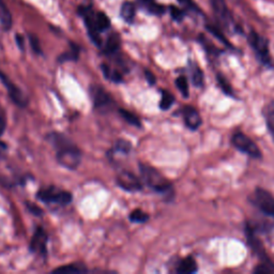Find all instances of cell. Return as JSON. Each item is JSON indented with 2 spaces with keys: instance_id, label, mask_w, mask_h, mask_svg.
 <instances>
[{
  "instance_id": "6da1fadb",
  "label": "cell",
  "mask_w": 274,
  "mask_h": 274,
  "mask_svg": "<svg viewBox=\"0 0 274 274\" xmlns=\"http://www.w3.org/2000/svg\"><path fill=\"white\" fill-rule=\"evenodd\" d=\"M46 139L52 143L56 150L57 161L68 169H76L82 161V152L67 136L53 132L46 136Z\"/></svg>"
},
{
  "instance_id": "7a4b0ae2",
  "label": "cell",
  "mask_w": 274,
  "mask_h": 274,
  "mask_svg": "<svg viewBox=\"0 0 274 274\" xmlns=\"http://www.w3.org/2000/svg\"><path fill=\"white\" fill-rule=\"evenodd\" d=\"M141 179L149 187L157 193L168 194L172 192V185L160 171L146 164H139Z\"/></svg>"
},
{
  "instance_id": "3957f363",
  "label": "cell",
  "mask_w": 274,
  "mask_h": 274,
  "mask_svg": "<svg viewBox=\"0 0 274 274\" xmlns=\"http://www.w3.org/2000/svg\"><path fill=\"white\" fill-rule=\"evenodd\" d=\"M38 198L45 204H58L61 206L69 205L73 196L70 192L61 191L55 186H48L38 192Z\"/></svg>"
},
{
  "instance_id": "277c9868",
  "label": "cell",
  "mask_w": 274,
  "mask_h": 274,
  "mask_svg": "<svg viewBox=\"0 0 274 274\" xmlns=\"http://www.w3.org/2000/svg\"><path fill=\"white\" fill-rule=\"evenodd\" d=\"M214 16L226 29L235 30L237 26L234 21L232 13H230L225 0H209Z\"/></svg>"
},
{
  "instance_id": "5b68a950",
  "label": "cell",
  "mask_w": 274,
  "mask_h": 274,
  "mask_svg": "<svg viewBox=\"0 0 274 274\" xmlns=\"http://www.w3.org/2000/svg\"><path fill=\"white\" fill-rule=\"evenodd\" d=\"M232 142H233L235 148L240 150L241 152L250 155L251 157L261 158L263 156L262 151L258 148L256 143L252 140L249 136H247L241 132H238V133L234 134L233 138H232Z\"/></svg>"
},
{
  "instance_id": "8992f818",
  "label": "cell",
  "mask_w": 274,
  "mask_h": 274,
  "mask_svg": "<svg viewBox=\"0 0 274 274\" xmlns=\"http://www.w3.org/2000/svg\"><path fill=\"white\" fill-rule=\"evenodd\" d=\"M252 201L264 214L274 218V196L269 191L257 187Z\"/></svg>"
},
{
  "instance_id": "52a82bcc",
  "label": "cell",
  "mask_w": 274,
  "mask_h": 274,
  "mask_svg": "<svg viewBox=\"0 0 274 274\" xmlns=\"http://www.w3.org/2000/svg\"><path fill=\"white\" fill-rule=\"evenodd\" d=\"M249 42L256 53L258 59L264 64L270 63V50H269V43L266 38L262 37L261 34L251 31L249 35Z\"/></svg>"
},
{
  "instance_id": "ba28073f",
  "label": "cell",
  "mask_w": 274,
  "mask_h": 274,
  "mask_svg": "<svg viewBox=\"0 0 274 274\" xmlns=\"http://www.w3.org/2000/svg\"><path fill=\"white\" fill-rule=\"evenodd\" d=\"M0 81L2 82L4 87L8 90L9 96L14 104L19 107H25L28 104V99L24 96L23 91H21L15 84L12 83L8 78V76L3 74L1 71H0Z\"/></svg>"
},
{
  "instance_id": "9c48e42d",
  "label": "cell",
  "mask_w": 274,
  "mask_h": 274,
  "mask_svg": "<svg viewBox=\"0 0 274 274\" xmlns=\"http://www.w3.org/2000/svg\"><path fill=\"white\" fill-rule=\"evenodd\" d=\"M117 184L122 190L128 192H138L142 190V183L139 178L130 171H121L117 176Z\"/></svg>"
},
{
  "instance_id": "30bf717a",
  "label": "cell",
  "mask_w": 274,
  "mask_h": 274,
  "mask_svg": "<svg viewBox=\"0 0 274 274\" xmlns=\"http://www.w3.org/2000/svg\"><path fill=\"white\" fill-rule=\"evenodd\" d=\"M47 240H48V237H47V234L45 233V230L42 227H38L35 229V232L31 238L29 250L32 252V253L45 254Z\"/></svg>"
},
{
  "instance_id": "8fae6325",
  "label": "cell",
  "mask_w": 274,
  "mask_h": 274,
  "mask_svg": "<svg viewBox=\"0 0 274 274\" xmlns=\"http://www.w3.org/2000/svg\"><path fill=\"white\" fill-rule=\"evenodd\" d=\"M185 126L190 130H197L201 126V117L199 112L193 106H185L182 110Z\"/></svg>"
},
{
  "instance_id": "7c38bea8",
  "label": "cell",
  "mask_w": 274,
  "mask_h": 274,
  "mask_svg": "<svg viewBox=\"0 0 274 274\" xmlns=\"http://www.w3.org/2000/svg\"><path fill=\"white\" fill-rule=\"evenodd\" d=\"M91 96L93 99V103L97 108H103L112 105L113 100L111 96L100 86H93L91 88Z\"/></svg>"
},
{
  "instance_id": "4fadbf2b",
  "label": "cell",
  "mask_w": 274,
  "mask_h": 274,
  "mask_svg": "<svg viewBox=\"0 0 274 274\" xmlns=\"http://www.w3.org/2000/svg\"><path fill=\"white\" fill-rule=\"evenodd\" d=\"M197 271V264L195 259L189 256L182 259L177 266V273L179 274H192Z\"/></svg>"
},
{
  "instance_id": "5bb4252c",
  "label": "cell",
  "mask_w": 274,
  "mask_h": 274,
  "mask_svg": "<svg viewBox=\"0 0 274 274\" xmlns=\"http://www.w3.org/2000/svg\"><path fill=\"white\" fill-rule=\"evenodd\" d=\"M87 268L84 265L79 264H72L68 266H62L60 268H57L53 271V273L57 274H74V273H85L87 272Z\"/></svg>"
},
{
  "instance_id": "9a60e30c",
  "label": "cell",
  "mask_w": 274,
  "mask_h": 274,
  "mask_svg": "<svg viewBox=\"0 0 274 274\" xmlns=\"http://www.w3.org/2000/svg\"><path fill=\"white\" fill-rule=\"evenodd\" d=\"M0 24L5 30H9L12 26V15L2 0H0Z\"/></svg>"
},
{
  "instance_id": "2e32d148",
  "label": "cell",
  "mask_w": 274,
  "mask_h": 274,
  "mask_svg": "<svg viewBox=\"0 0 274 274\" xmlns=\"http://www.w3.org/2000/svg\"><path fill=\"white\" fill-rule=\"evenodd\" d=\"M264 116L266 119L267 128H268V131L274 141V103L269 104L265 108Z\"/></svg>"
},
{
  "instance_id": "e0dca14e",
  "label": "cell",
  "mask_w": 274,
  "mask_h": 274,
  "mask_svg": "<svg viewBox=\"0 0 274 274\" xmlns=\"http://www.w3.org/2000/svg\"><path fill=\"white\" fill-rule=\"evenodd\" d=\"M121 16L128 23H132L135 17V5L131 1H126L121 5Z\"/></svg>"
},
{
  "instance_id": "ac0fdd59",
  "label": "cell",
  "mask_w": 274,
  "mask_h": 274,
  "mask_svg": "<svg viewBox=\"0 0 274 274\" xmlns=\"http://www.w3.org/2000/svg\"><path fill=\"white\" fill-rule=\"evenodd\" d=\"M119 47H120V38L118 34L114 33L107 39L104 52L106 54H115L119 49Z\"/></svg>"
},
{
  "instance_id": "d6986e66",
  "label": "cell",
  "mask_w": 274,
  "mask_h": 274,
  "mask_svg": "<svg viewBox=\"0 0 274 274\" xmlns=\"http://www.w3.org/2000/svg\"><path fill=\"white\" fill-rule=\"evenodd\" d=\"M95 23H96L97 29L100 32L105 31V30L108 29V28L111 27V20H110V18L107 17V15H105L103 12L97 13V15L95 16Z\"/></svg>"
},
{
  "instance_id": "ffe728a7",
  "label": "cell",
  "mask_w": 274,
  "mask_h": 274,
  "mask_svg": "<svg viewBox=\"0 0 274 274\" xmlns=\"http://www.w3.org/2000/svg\"><path fill=\"white\" fill-rule=\"evenodd\" d=\"M71 49L69 50L68 53L62 54L58 60L59 62H66V61H76L78 59L79 56V47L74 44V43H71Z\"/></svg>"
},
{
  "instance_id": "44dd1931",
  "label": "cell",
  "mask_w": 274,
  "mask_h": 274,
  "mask_svg": "<svg viewBox=\"0 0 274 274\" xmlns=\"http://www.w3.org/2000/svg\"><path fill=\"white\" fill-rule=\"evenodd\" d=\"M216 79H218V83L220 85V88L222 89V91L225 93L227 96L233 97L234 96V90L232 85L228 82V79L225 77L224 74L222 73H218L216 74Z\"/></svg>"
},
{
  "instance_id": "7402d4cb",
  "label": "cell",
  "mask_w": 274,
  "mask_h": 274,
  "mask_svg": "<svg viewBox=\"0 0 274 274\" xmlns=\"http://www.w3.org/2000/svg\"><path fill=\"white\" fill-rule=\"evenodd\" d=\"M119 114H120V116L124 118V120H126L128 122V124L132 125L134 127H137V128L141 127L140 120H139L138 117L136 116L135 114L129 112L127 110H122V108H120V110H119Z\"/></svg>"
},
{
  "instance_id": "603a6c76",
  "label": "cell",
  "mask_w": 274,
  "mask_h": 274,
  "mask_svg": "<svg viewBox=\"0 0 274 274\" xmlns=\"http://www.w3.org/2000/svg\"><path fill=\"white\" fill-rule=\"evenodd\" d=\"M175 103V97L169 91L162 90V98L160 101V108L162 111H167Z\"/></svg>"
},
{
  "instance_id": "cb8c5ba5",
  "label": "cell",
  "mask_w": 274,
  "mask_h": 274,
  "mask_svg": "<svg viewBox=\"0 0 274 274\" xmlns=\"http://www.w3.org/2000/svg\"><path fill=\"white\" fill-rule=\"evenodd\" d=\"M255 274H274V264L270 261H264L261 265L255 267L253 270Z\"/></svg>"
},
{
  "instance_id": "d4e9b609",
  "label": "cell",
  "mask_w": 274,
  "mask_h": 274,
  "mask_svg": "<svg viewBox=\"0 0 274 274\" xmlns=\"http://www.w3.org/2000/svg\"><path fill=\"white\" fill-rule=\"evenodd\" d=\"M192 82L195 87H203L204 86V73L198 66H195L192 70Z\"/></svg>"
},
{
  "instance_id": "484cf974",
  "label": "cell",
  "mask_w": 274,
  "mask_h": 274,
  "mask_svg": "<svg viewBox=\"0 0 274 274\" xmlns=\"http://www.w3.org/2000/svg\"><path fill=\"white\" fill-rule=\"evenodd\" d=\"M176 86L178 90L181 92L183 98H189L190 95V89H189V82L185 76H179L176 79Z\"/></svg>"
},
{
  "instance_id": "4316f807",
  "label": "cell",
  "mask_w": 274,
  "mask_h": 274,
  "mask_svg": "<svg viewBox=\"0 0 274 274\" xmlns=\"http://www.w3.org/2000/svg\"><path fill=\"white\" fill-rule=\"evenodd\" d=\"M206 28H207L209 32H210L211 34H213L214 37H215L216 39H219L222 43H224V44H225L226 46H228V47H233L232 44H230V43L228 42V40L226 39L225 35L223 34V32L219 29V28H216L215 26H212V25H207Z\"/></svg>"
},
{
  "instance_id": "83f0119b",
  "label": "cell",
  "mask_w": 274,
  "mask_h": 274,
  "mask_svg": "<svg viewBox=\"0 0 274 274\" xmlns=\"http://www.w3.org/2000/svg\"><path fill=\"white\" fill-rule=\"evenodd\" d=\"M102 70L104 72L105 77L108 78V79H111V81H113L114 83H121L122 81H124V78H122V74L119 73L118 71L111 72L110 68H108L107 66H105V64H102Z\"/></svg>"
},
{
  "instance_id": "f1b7e54d",
  "label": "cell",
  "mask_w": 274,
  "mask_h": 274,
  "mask_svg": "<svg viewBox=\"0 0 274 274\" xmlns=\"http://www.w3.org/2000/svg\"><path fill=\"white\" fill-rule=\"evenodd\" d=\"M149 220V215L141 211L140 209H136L130 214V221L133 223H146Z\"/></svg>"
},
{
  "instance_id": "f546056e",
  "label": "cell",
  "mask_w": 274,
  "mask_h": 274,
  "mask_svg": "<svg viewBox=\"0 0 274 274\" xmlns=\"http://www.w3.org/2000/svg\"><path fill=\"white\" fill-rule=\"evenodd\" d=\"M131 143L124 139H119L116 142V145H115V151H119V152L122 153H129L131 151Z\"/></svg>"
},
{
  "instance_id": "4dcf8cb0",
  "label": "cell",
  "mask_w": 274,
  "mask_h": 274,
  "mask_svg": "<svg viewBox=\"0 0 274 274\" xmlns=\"http://www.w3.org/2000/svg\"><path fill=\"white\" fill-rule=\"evenodd\" d=\"M169 11H170V15L172 17V19L176 21H181L184 17V12L178 8L176 5H170L169 6Z\"/></svg>"
},
{
  "instance_id": "1f68e13d",
  "label": "cell",
  "mask_w": 274,
  "mask_h": 274,
  "mask_svg": "<svg viewBox=\"0 0 274 274\" xmlns=\"http://www.w3.org/2000/svg\"><path fill=\"white\" fill-rule=\"evenodd\" d=\"M29 41H30V45H31V48L33 52L35 54H42V49H41L39 39L35 37L34 34H29Z\"/></svg>"
},
{
  "instance_id": "d6a6232c",
  "label": "cell",
  "mask_w": 274,
  "mask_h": 274,
  "mask_svg": "<svg viewBox=\"0 0 274 274\" xmlns=\"http://www.w3.org/2000/svg\"><path fill=\"white\" fill-rule=\"evenodd\" d=\"M26 205H27L28 210H29L33 215H37V216H41L42 215L43 211L41 210V209L38 206H35L32 203H26Z\"/></svg>"
},
{
  "instance_id": "836d02e7",
  "label": "cell",
  "mask_w": 274,
  "mask_h": 274,
  "mask_svg": "<svg viewBox=\"0 0 274 274\" xmlns=\"http://www.w3.org/2000/svg\"><path fill=\"white\" fill-rule=\"evenodd\" d=\"M179 2L183 4L184 6H186L187 9L193 10V11H198V6L193 2L192 0H179Z\"/></svg>"
},
{
  "instance_id": "e575fe53",
  "label": "cell",
  "mask_w": 274,
  "mask_h": 274,
  "mask_svg": "<svg viewBox=\"0 0 274 274\" xmlns=\"http://www.w3.org/2000/svg\"><path fill=\"white\" fill-rule=\"evenodd\" d=\"M145 76H146L147 82H148L150 85H154V84H155L156 79H155V76L153 75L152 72H150L149 70H146V71H145Z\"/></svg>"
},
{
  "instance_id": "d590c367",
  "label": "cell",
  "mask_w": 274,
  "mask_h": 274,
  "mask_svg": "<svg viewBox=\"0 0 274 274\" xmlns=\"http://www.w3.org/2000/svg\"><path fill=\"white\" fill-rule=\"evenodd\" d=\"M15 40H16V43L17 45L19 47L20 50H24L25 49V41H24V38L21 37L20 34H16L15 35Z\"/></svg>"
},
{
  "instance_id": "8d00e7d4",
  "label": "cell",
  "mask_w": 274,
  "mask_h": 274,
  "mask_svg": "<svg viewBox=\"0 0 274 274\" xmlns=\"http://www.w3.org/2000/svg\"><path fill=\"white\" fill-rule=\"evenodd\" d=\"M5 130V119L2 116V115H0V136H1Z\"/></svg>"
},
{
  "instance_id": "74e56055",
  "label": "cell",
  "mask_w": 274,
  "mask_h": 274,
  "mask_svg": "<svg viewBox=\"0 0 274 274\" xmlns=\"http://www.w3.org/2000/svg\"><path fill=\"white\" fill-rule=\"evenodd\" d=\"M5 150H6V145H5V143L3 141L0 140V157H1L3 155Z\"/></svg>"
},
{
  "instance_id": "f35d334b",
  "label": "cell",
  "mask_w": 274,
  "mask_h": 274,
  "mask_svg": "<svg viewBox=\"0 0 274 274\" xmlns=\"http://www.w3.org/2000/svg\"><path fill=\"white\" fill-rule=\"evenodd\" d=\"M141 1H142V2H145V3H147L148 5L154 3V2H153V0H141Z\"/></svg>"
}]
</instances>
